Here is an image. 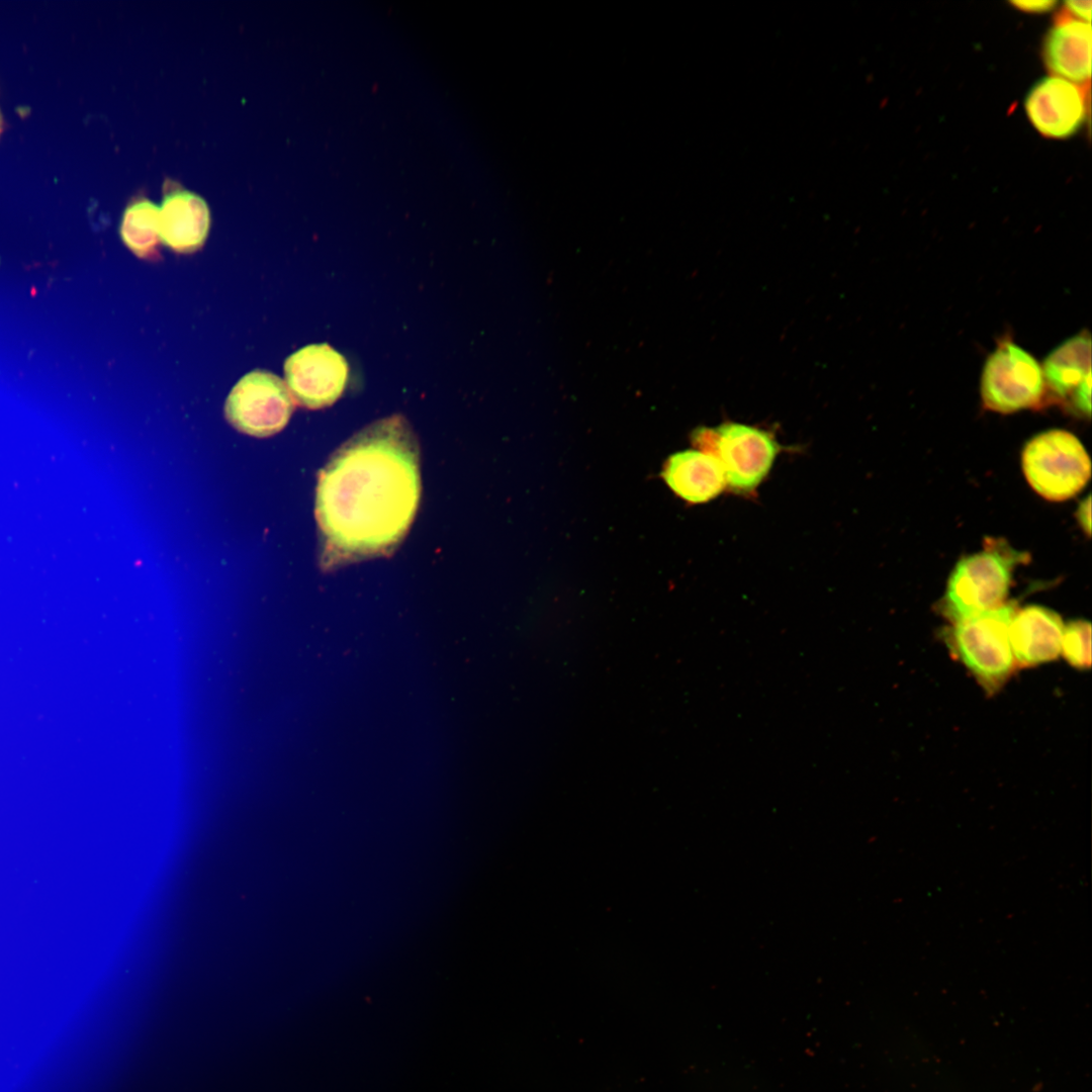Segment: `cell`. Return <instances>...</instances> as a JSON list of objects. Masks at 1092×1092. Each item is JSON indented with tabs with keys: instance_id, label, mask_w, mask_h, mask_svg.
<instances>
[{
	"instance_id": "cell-1",
	"label": "cell",
	"mask_w": 1092,
	"mask_h": 1092,
	"mask_svg": "<svg viewBox=\"0 0 1092 1092\" xmlns=\"http://www.w3.org/2000/svg\"><path fill=\"white\" fill-rule=\"evenodd\" d=\"M419 461L417 439L399 415L371 424L333 455L315 498L324 568L396 548L419 506Z\"/></svg>"
},
{
	"instance_id": "cell-2",
	"label": "cell",
	"mask_w": 1092,
	"mask_h": 1092,
	"mask_svg": "<svg viewBox=\"0 0 1092 1092\" xmlns=\"http://www.w3.org/2000/svg\"><path fill=\"white\" fill-rule=\"evenodd\" d=\"M1022 559L1020 553L996 540L988 541L983 551L961 559L939 603L941 614L953 624L1004 604L1012 571Z\"/></svg>"
},
{
	"instance_id": "cell-3",
	"label": "cell",
	"mask_w": 1092,
	"mask_h": 1092,
	"mask_svg": "<svg viewBox=\"0 0 1092 1092\" xmlns=\"http://www.w3.org/2000/svg\"><path fill=\"white\" fill-rule=\"evenodd\" d=\"M1015 612L1013 603H1004L953 623L945 634L949 649L990 694L1003 687L1016 666L1009 640Z\"/></svg>"
},
{
	"instance_id": "cell-4",
	"label": "cell",
	"mask_w": 1092,
	"mask_h": 1092,
	"mask_svg": "<svg viewBox=\"0 0 1092 1092\" xmlns=\"http://www.w3.org/2000/svg\"><path fill=\"white\" fill-rule=\"evenodd\" d=\"M980 392L984 406L1000 414L1035 408L1048 399L1041 366L1009 335L987 357Z\"/></svg>"
},
{
	"instance_id": "cell-5",
	"label": "cell",
	"mask_w": 1092,
	"mask_h": 1092,
	"mask_svg": "<svg viewBox=\"0 0 1092 1092\" xmlns=\"http://www.w3.org/2000/svg\"><path fill=\"white\" fill-rule=\"evenodd\" d=\"M1022 468L1030 486L1054 502L1074 496L1091 475L1085 448L1064 430H1050L1032 438L1023 450Z\"/></svg>"
},
{
	"instance_id": "cell-6",
	"label": "cell",
	"mask_w": 1092,
	"mask_h": 1092,
	"mask_svg": "<svg viewBox=\"0 0 1092 1092\" xmlns=\"http://www.w3.org/2000/svg\"><path fill=\"white\" fill-rule=\"evenodd\" d=\"M694 439L700 451L718 460L726 484L739 491H750L760 483L778 452L767 432L738 423L698 430Z\"/></svg>"
},
{
	"instance_id": "cell-7",
	"label": "cell",
	"mask_w": 1092,
	"mask_h": 1092,
	"mask_svg": "<svg viewBox=\"0 0 1092 1092\" xmlns=\"http://www.w3.org/2000/svg\"><path fill=\"white\" fill-rule=\"evenodd\" d=\"M293 412L291 395L280 377L254 370L246 374L229 394L224 413L239 431L270 436L285 427Z\"/></svg>"
},
{
	"instance_id": "cell-8",
	"label": "cell",
	"mask_w": 1092,
	"mask_h": 1092,
	"mask_svg": "<svg viewBox=\"0 0 1092 1092\" xmlns=\"http://www.w3.org/2000/svg\"><path fill=\"white\" fill-rule=\"evenodd\" d=\"M348 372L345 358L328 344L305 346L290 355L284 364L291 395L308 408L334 403L346 387Z\"/></svg>"
},
{
	"instance_id": "cell-9",
	"label": "cell",
	"mask_w": 1092,
	"mask_h": 1092,
	"mask_svg": "<svg viewBox=\"0 0 1092 1092\" xmlns=\"http://www.w3.org/2000/svg\"><path fill=\"white\" fill-rule=\"evenodd\" d=\"M1048 398L1090 418L1091 337L1082 331L1053 350L1042 365Z\"/></svg>"
},
{
	"instance_id": "cell-10",
	"label": "cell",
	"mask_w": 1092,
	"mask_h": 1092,
	"mask_svg": "<svg viewBox=\"0 0 1092 1092\" xmlns=\"http://www.w3.org/2000/svg\"><path fill=\"white\" fill-rule=\"evenodd\" d=\"M210 212L204 198L179 182L166 179L159 206L161 243L177 253L199 250L208 235Z\"/></svg>"
},
{
	"instance_id": "cell-11",
	"label": "cell",
	"mask_w": 1092,
	"mask_h": 1092,
	"mask_svg": "<svg viewBox=\"0 0 1092 1092\" xmlns=\"http://www.w3.org/2000/svg\"><path fill=\"white\" fill-rule=\"evenodd\" d=\"M1024 105L1030 122L1048 138H1069L1085 120L1082 91L1076 84L1057 76L1036 82L1027 93Z\"/></svg>"
},
{
	"instance_id": "cell-12",
	"label": "cell",
	"mask_w": 1092,
	"mask_h": 1092,
	"mask_svg": "<svg viewBox=\"0 0 1092 1092\" xmlns=\"http://www.w3.org/2000/svg\"><path fill=\"white\" fill-rule=\"evenodd\" d=\"M1061 617L1045 607L1027 606L1013 615L1009 640L1015 663L1033 666L1056 659L1064 632Z\"/></svg>"
},
{
	"instance_id": "cell-13",
	"label": "cell",
	"mask_w": 1092,
	"mask_h": 1092,
	"mask_svg": "<svg viewBox=\"0 0 1092 1092\" xmlns=\"http://www.w3.org/2000/svg\"><path fill=\"white\" fill-rule=\"evenodd\" d=\"M662 475L674 493L695 504L716 497L726 485L718 460L700 450L671 455L664 464Z\"/></svg>"
},
{
	"instance_id": "cell-14",
	"label": "cell",
	"mask_w": 1092,
	"mask_h": 1092,
	"mask_svg": "<svg viewBox=\"0 0 1092 1092\" xmlns=\"http://www.w3.org/2000/svg\"><path fill=\"white\" fill-rule=\"evenodd\" d=\"M1043 58L1055 76L1074 84L1088 81L1091 73L1090 23L1079 19L1057 23L1045 37Z\"/></svg>"
},
{
	"instance_id": "cell-15",
	"label": "cell",
	"mask_w": 1092,
	"mask_h": 1092,
	"mask_svg": "<svg viewBox=\"0 0 1092 1092\" xmlns=\"http://www.w3.org/2000/svg\"><path fill=\"white\" fill-rule=\"evenodd\" d=\"M125 246L139 258H160L159 205L146 196H135L126 205L120 222Z\"/></svg>"
},
{
	"instance_id": "cell-16",
	"label": "cell",
	"mask_w": 1092,
	"mask_h": 1092,
	"mask_svg": "<svg viewBox=\"0 0 1092 1092\" xmlns=\"http://www.w3.org/2000/svg\"><path fill=\"white\" fill-rule=\"evenodd\" d=\"M1061 652L1069 664L1077 669H1089L1091 665V625L1085 620H1075L1064 627Z\"/></svg>"
},
{
	"instance_id": "cell-17",
	"label": "cell",
	"mask_w": 1092,
	"mask_h": 1092,
	"mask_svg": "<svg viewBox=\"0 0 1092 1092\" xmlns=\"http://www.w3.org/2000/svg\"><path fill=\"white\" fill-rule=\"evenodd\" d=\"M1012 4L1020 10L1032 13H1041L1052 10L1057 4V2L1050 0L1013 1Z\"/></svg>"
},
{
	"instance_id": "cell-18",
	"label": "cell",
	"mask_w": 1092,
	"mask_h": 1092,
	"mask_svg": "<svg viewBox=\"0 0 1092 1092\" xmlns=\"http://www.w3.org/2000/svg\"><path fill=\"white\" fill-rule=\"evenodd\" d=\"M1066 5L1068 9L1082 21H1090L1091 18V1H1067Z\"/></svg>"
},
{
	"instance_id": "cell-19",
	"label": "cell",
	"mask_w": 1092,
	"mask_h": 1092,
	"mask_svg": "<svg viewBox=\"0 0 1092 1092\" xmlns=\"http://www.w3.org/2000/svg\"><path fill=\"white\" fill-rule=\"evenodd\" d=\"M1090 517H1091V502H1090V495H1088L1087 498L1081 503V505L1078 508V512H1077L1078 521H1079L1080 525L1082 526L1084 532L1087 535H1090V530H1091V518Z\"/></svg>"
},
{
	"instance_id": "cell-20",
	"label": "cell",
	"mask_w": 1092,
	"mask_h": 1092,
	"mask_svg": "<svg viewBox=\"0 0 1092 1092\" xmlns=\"http://www.w3.org/2000/svg\"><path fill=\"white\" fill-rule=\"evenodd\" d=\"M3 125H4V121H3V116H2V113H1V111H0V133H1V132H2V130H3Z\"/></svg>"
}]
</instances>
